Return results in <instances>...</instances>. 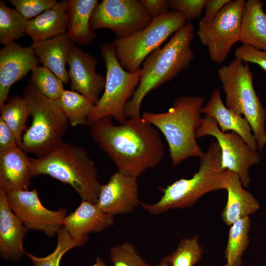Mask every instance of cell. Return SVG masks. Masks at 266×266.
I'll return each mask as SVG.
<instances>
[{
  "label": "cell",
  "instance_id": "cell-16",
  "mask_svg": "<svg viewBox=\"0 0 266 266\" xmlns=\"http://www.w3.org/2000/svg\"><path fill=\"white\" fill-rule=\"evenodd\" d=\"M39 60L31 46L11 43L0 50V108L9 100L11 86L36 66Z\"/></svg>",
  "mask_w": 266,
  "mask_h": 266
},
{
  "label": "cell",
  "instance_id": "cell-41",
  "mask_svg": "<svg viewBox=\"0 0 266 266\" xmlns=\"http://www.w3.org/2000/svg\"><path fill=\"white\" fill-rule=\"evenodd\" d=\"M159 266H170L169 264L168 263L166 259L162 261L161 263L159 264Z\"/></svg>",
  "mask_w": 266,
  "mask_h": 266
},
{
  "label": "cell",
  "instance_id": "cell-14",
  "mask_svg": "<svg viewBox=\"0 0 266 266\" xmlns=\"http://www.w3.org/2000/svg\"><path fill=\"white\" fill-rule=\"evenodd\" d=\"M98 60L73 43L67 64L72 90L76 91L95 105L104 91L105 77L96 71Z\"/></svg>",
  "mask_w": 266,
  "mask_h": 266
},
{
  "label": "cell",
  "instance_id": "cell-34",
  "mask_svg": "<svg viewBox=\"0 0 266 266\" xmlns=\"http://www.w3.org/2000/svg\"><path fill=\"white\" fill-rule=\"evenodd\" d=\"M8 1L28 20L36 17L57 2L56 0H9Z\"/></svg>",
  "mask_w": 266,
  "mask_h": 266
},
{
  "label": "cell",
  "instance_id": "cell-29",
  "mask_svg": "<svg viewBox=\"0 0 266 266\" xmlns=\"http://www.w3.org/2000/svg\"><path fill=\"white\" fill-rule=\"evenodd\" d=\"M28 20L16 9L0 1V42L4 46L24 36Z\"/></svg>",
  "mask_w": 266,
  "mask_h": 266
},
{
  "label": "cell",
  "instance_id": "cell-7",
  "mask_svg": "<svg viewBox=\"0 0 266 266\" xmlns=\"http://www.w3.org/2000/svg\"><path fill=\"white\" fill-rule=\"evenodd\" d=\"M218 76L226 95V106L247 120L262 153L266 144V110L254 89L249 66L235 58L221 66Z\"/></svg>",
  "mask_w": 266,
  "mask_h": 266
},
{
  "label": "cell",
  "instance_id": "cell-37",
  "mask_svg": "<svg viewBox=\"0 0 266 266\" xmlns=\"http://www.w3.org/2000/svg\"><path fill=\"white\" fill-rule=\"evenodd\" d=\"M19 147L12 131L0 118V152Z\"/></svg>",
  "mask_w": 266,
  "mask_h": 266
},
{
  "label": "cell",
  "instance_id": "cell-26",
  "mask_svg": "<svg viewBox=\"0 0 266 266\" xmlns=\"http://www.w3.org/2000/svg\"><path fill=\"white\" fill-rule=\"evenodd\" d=\"M72 127L87 125L88 119L94 105L80 93L65 90L59 99L55 100Z\"/></svg>",
  "mask_w": 266,
  "mask_h": 266
},
{
  "label": "cell",
  "instance_id": "cell-36",
  "mask_svg": "<svg viewBox=\"0 0 266 266\" xmlns=\"http://www.w3.org/2000/svg\"><path fill=\"white\" fill-rule=\"evenodd\" d=\"M236 59L244 63H254L266 71V51L259 50L248 45L242 44L234 52Z\"/></svg>",
  "mask_w": 266,
  "mask_h": 266
},
{
  "label": "cell",
  "instance_id": "cell-5",
  "mask_svg": "<svg viewBox=\"0 0 266 266\" xmlns=\"http://www.w3.org/2000/svg\"><path fill=\"white\" fill-rule=\"evenodd\" d=\"M200 159L198 170L191 178L180 179L168 185L155 203L140 202L144 209L157 215L170 209L189 206L206 193L225 189L230 171L222 168L218 143L211 142Z\"/></svg>",
  "mask_w": 266,
  "mask_h": 266
},
{
  "label": "cell",
  "instance_id": "cell-12",
  "mask_svg": "<svg viewBox=\"0 0 266 266\" xmlns=\"http://www.w3.org/2000/svg\"><path fill=\"white\" fill-rule=\"evenodd\" d=\"M152 18L137 0H103L94 10L90 27L111 31L116 38L128 37L146 27Z\"/></svg>",
  "mask_w": 266,
  "mask_h": 266
},
{
  "label": "cell",
  "instance_id": "cell-11",
  "mask_svg": "<svg viewBox=\"0 0 266 266\" xmlns=\"http://www.w3.org/2000/svg\"><path fill=\"white\" fill-rule=\"evenodd\" d=\"M215 137L221 150V166L238 175L244 187H249L251 179L249 168L257 165L261 156L237 133L222 132L215 120L208 116L202 118L197 138L205 136Z\"/></svg>",
  "mask_w": 266,
  "mask_h": 266
},
{
  "label": "cell",
  "instance_id": "cell-21",
  "mask_svg": "<svg viewBox=\"0 0 266 266\" xmlns=\"http://www.w3.org/2000/svg\"><path fill=\"white\" fill-rule=\"evenodd\" d=\"M73 43L66 32L47 40L33 42L30 46L42 66L67 84L70 79L66 66Z\"/></svg>",
  "mask_w": 266,
  "mask_h": 266
},
{
  "label": "cell",
  "instance_id": "cell-42",
  "mask_svg": "<svg viewBox=\"0 0 266 266\" xmlns=\"http://www.w3.org/2000/svg\"><path fill=\"white\" fill-rule=\"evenodd\" d=\"M224 266H229L228 264H226V265H225Z\"/></svg>",
  "mask_w": 266,
  "mask_h": 266
},
{
  "label": "cell",
  "instance_id": "cell-24",
  "mask_svg": "<svg viewBox=\"0 0 266 266\" xmlns=\"http://www.w3.org/2000/svg\"><path fill=\"white\" fill-rule=\"evenodd\" d=\"M99 3L98 0H69L67 33L75 44L87 45L96 38V33L90 27V20Z\"/></svg>",
  "mask_w": 266,
  "mask_h": 266
},
{
  "label": "cell",
  "instance_id": "cell-10",
  "mask_svg": "<svg viewBox=\"0 0 266 266\" xmlns=\"http://www.w3.org/2000/svg\"><path fill=\"white\" fill-rule=\"evenodd\" d=\"M245 0H231L209 21H199L196 34L207 47L211 60L223 63L233 45L239 41Z\"/></svg>",
  "mask_w": 266,
  "mask_h": 266
},
{
  "label": "cell",
  "instance_id": "cell-8",
  "mask_svg": "<svg viewBox=\"0 0 266 266\" xmlns=\"http://www.w3.org/2000/svg\"><path fill=\"white\" fill-rule=\"evenodd\" d=\"M100 47L106 68L105 84L102 94L88 117L87 125L90 126L106 117L121 124L127 119L126 105L139 83L141 67L133 72L126 70L116 58L112 42H104Z\"/></svg>",
  "mask_w": 266,
  "mask_h": 266
},
{
  "label": "cell",
  "instance_id": "cell-23",
  "mask_svg": "<svg viewBox=\"0 0 266 266\" xmlns=\"http://www.w3.org/2000/svg\"><path fill=\"white\" fill-rule=\"evenodd\" d=\"M225 190L228 199L221 216L227 225L231 226L237 220L248 217L260 209L258 201L244 189L237 174L230 171Z\"/></svg>",
  "mask_w": 266,
  "mask_h": 266
},
{
  "label": "cell",
  "instance_id": "cell-39",
  "mask_svg": "<svg viewBox=\"0 0 266 266\" xmlns=\"http://www.w3.org/2000/svg\"><path fill=\"white\" fill-rule=\"evenodd\" d=\"M231 1V0H205V14L201 19L206 22L211 20Z\"/></svg>",
  "mask_w": 266,
  "mask_h": 266
},
{
  "label": "cell",
  "instance_id": "cell-38",
  "mask_svg": "<svg viewBox=\"0 0 266 266\" xmlns=\"http://www.w3.org/2000/svg\"><path fill=\"white\" fill-rule=\"evenodd\" d=\"M139 1L152 18L169 12L168 0H140Z\"/></svg>",
  "mask_w": 266,
  "mask_h": 266
},
{
  "label": "cell",
  "instance_id": "cell-30",
  "mask_svg": "<svg viewBox=\"0 0 266 266\" xmlns=\"http://www.w3.org/2000/svg\"><path fill=\"white\" fill-rule=\"evenodd\" d=\"M57 243L55 250L44 257H37L26 252V255L32 261L33 266H59L63 256L69 250L84 244L88 238L76 239L72 237L63 228L57 233Z\"/></svg>",
  "mask_w": 266,
  "mask_h": 266
},
{
  "label": "cell",
  "instance_id": "cell-13",
  "mask_svg": "<svg viewBox=\"0 0 266 266\" xmlns=\"http://www.w3.org/2000/svg\"><path fill=\"white\" fill-rule=\"evenodd\" d=\"M6 196L10 208L28 229L41 231L52 237L63 227L66 209L52 210L44 207L36 189L17 190Z\"/></svg>",
  "mask_w": 266,
  "mask_h": 266
},
{
  "label": "cell",
  "instance_id": "cell-18",
  "mask_svg": "<svg viewBox=\"0 0 266 266\" xmlns=\"http://www.w3.org/2000/svg\"><path fill=\"white\" fill-rule=\"evenodd\" d=\"M32 159L20 147L0 152V190L6 194L28 190Z\"/></svg>",
  "mask_w": 266,
  "mask_h": 266
},
{
  "label": "cell",
  "instance_id": "cell-17",
  "mask_svg": "<svg viewBox=\"0 0 266 266\" xmlns=\"http://www.w3.org/2000/svg\"><path fill=\"white\" fill-rule=\"evenodd\" d=\"M28 229L10 208L6 194L0 190V253L7 260L18 261L26 251L23 240Z\"/></svg>",
  "mask_w": 266,
  "mask_h": 266
},
{
  "label": "cell",
  "instance_id": "cell-35",
  "mask_svg": "<svg viewBox=\"0 0 266 266\" xmlns=\"http://www.w3.org/2000/svg\"><path fill=\"white\" fill-rule=\"evenodd\" d=\"M205 0H168L169 8L183 15L187 22L199 18Z\"/></svg>",
  "mask_w": 266,
  "mask_h": 266
},
{
  "label": "cell",
  "instance_id": "cell-22",
  "mask_svg": "<svg viewBox=\"0 0 266 266\" xmlns=\"http://www.w3.org/2000/svg\"><path fill=\"white\" fill-rule=\"evenodd\" d=\"M68 3L67 0L57 2L51 8L28 20L25 33L31 37L33 42H37L66 33Z\"/></svg>",
  "mask_w": 266,
  "mask_h": 266
},
{
  "label": "cell",
  "instance_id": "cell-9",
  "mask_svg": "<svg viewBox=\"0 0 266 266\" xmlns=\"http://www.w3.org/2000/svg\"><path fill=\"white\" fill-rule=\"evenodd\" d=\"M187 23L183 15L172 10L152 18L142 30L124 38L114 39L117 59L127 71H136L151 53Z\"/></svg>",
  "mask_w": 266,
  "mask_h": 266
},
{
  "label": "cell",
  "instance_id": "cell-20",
  "mask_svg": "<svg viewBox=\"0 0 266 266\" xmlns=\"http://www.w3.org/2000/svg\"><path fill=\"white\" fill-rule=\"evenodd\" d=\"M201 112L205 116L213 118L222 132L237 133L252 149L257 150L258 144L249 122L243 116L233 112L224 104L218 89L213 90L209 100L203 106Z\"/></svg>",
  "mask_w": 266,
  "mask_h": 266
},
{
  "label": "cell",
  "instance_id": "cell-31",
  "mask_svg": "<svg viewBox=\"0 0 266 266\" xmlns=\"http://www.w3.org/2000/svg\"><path fill=\"white\" fill-rule=\"evenodd\" d=\"M30 82L45 97L56 100L65 89L64 82L47 68L38 66L31 71Z\"/></svg>",
  "mask_w": 266,
  "mask_h": 266
},
{
  "label": "cell",
  "instance_id": "cell-6",
  "mask_svg": "<svg viewBox=\"0 0 266 266\" xmlns=\"http://www.w3.org/2000/svg\"><path fill=\"white\" fill-rule=\"evenodd\" d=\"M23 97L32 122L23 135L20 148L27 154L40 158L63 141L69 124L55 100L43 96L31 82L25 88Z\"/></svg>",
  "mask_w": 266,
  "mask_h": 266
},
{
  "label": "cell",
  "instance_id": "cell-33",
  "mask_svg": "<svg viewBox=\"0 0 266 266\" xmlns=\"http://www.w3.org/2000/svg\"><path fill=\"white\" fill-rule=\"evenodd\" d=\"M110 260L114 266H150L129 242L110 248Z\"/></svg>",
  "mask_w": 266,
  "mask_h": 266
},
{
  "label": "cell",
  "instance_id": "cell-32",
  "mask_svg": "<svg viewBox=\"0 0 266 266\" xmlns=\"http://www.w3.org/2000/svg\"><path fill=\"white\" fill-rule=\"evenodd\" d=\"M202 249L199 237L181 240L176 251L166 258L171 266H194L201 259Z\"/></svg>",
  "mask_w": 266,
  "mask_h": 266
},
{
  "label": "cell",
  "instance_id": "cell-4",
  "mask_svg": "<svg viewBox=\"0 0 266 266\" xmlns=\"http://www.w3.org/2000/svg\"><path fill=\"white\" fill-rule=\"evenodd\" d=\"M41 174L69 185L82 200L97 203L101 184L95 163L83 148L63 141L46 155L32 159V178Z\"/></svg>",
  "mask_w": 266,
  "mask_h": 266
},
{
  "label": "cell",
  "instance_id": "cell-19",
  "mask_svg": "<svg viewBox=\"0 0 266 266\" xmlns=\"http://www.w3.org/2000/svg\"><path fill=\"white\" fill-rule=\"evenodd\" d=\"M114 224L113 216L103 212L97 203L82 200L79 206L66 216L63 228L73 238H88V234L98 233Z\"/></svg>",
  "mask_w": 266,
  "mask_h": 266
},
{
  "label": "cell",
  "instance_id": "cell-40",
  "mask_svg": "<svg viewBox=\"0 0 266 266\" xmlns=\"http://www.w3.org/2000/svg\"><path fill=\"white\" fill-rule=\"evenodd\" d=\"M93 266H106L101 258L98 257Z\"/></svg>",
  "mask_w": 266,
  "mask_h": 266
},
{
  "label": "cell",
  "instance_id": "cell-1",
  "mask_svg": "<svg viewBox=\"0 0 266 266\" xmlns=\"http://www.w3.org/2000/svg\"><path fill=\"white\" fill-rule=\"evenodd\" d=\"M112 118H101L90 125V134L116 165L117 170L138 177L157 166L164 156L159 130L141 116L114 125Z\"/></svg>",
  "mask_w": 266,
  "mask_h": 266
},
{
  "label": "cell",
  "instance_id": "cell-28",
  "mask_svg": "<svg viewBox=\"0 0 266 266\" xmlns=\"http://www.w3.org/2000/svg\"><path fill=\"white\" fill-rule=\"evenodd\" d=\"M251 222L249 217L239 219L231 227L225 257L230 266H240L242 257L249 242Z\"/></svg>",
  "mask_w": 266,
  "mask_h": 266
},
{
  "label": "cell",
  "instance_id": "cell-15",
  "mask_svg": "<svg viewBox=\"0 0 266 266\" xmlns=\"http://www.w3.org/2000/svg\"><path fill=\"white\" fill-rule=\"evenodd\" d=\"M139 203L137 177L118 170L101 185L97 202L103 212L113 216L129 213Z\"/></svg>",
  "mask_w": 266,
  "mask_h": 266
},
{
  "label": "cell",
  "instance_id": "cell-2",
  "mask_svg": "<svg viewBox=\"0 0 266 266\" xmlns=\"http://www.w3.org/2000/svg\"><path fill=\"white\" fill-rule=\"evenodd\" d=\"M194 33L193 25L187 22L163 47L158 48L145 59L139 83L126 105V118L140 116L141 103L146 96L189 67L194 58L191 47Z\"/></svg>",
  "mask_w": 266,
  "mask_h": 266
},
{
  "label": "cell",
  "instance_id": "cell-27",
  "mask_svg": "<svg viewBox=\"0 0 266 266\" xmlns=\"http://www.w3.org/2000/svg\"><path fill=\"white\" fill-rule=\"evenodd\" d=\"M0 110V118L12 131L20 147L23 135L28 129L27 122L30 116L25 100L23 97L15 95L9 99Z\"/></svg>",
  "mask_w": 266,
  "mask_h": 266
},
{
  "label": "cell",
  "instance_id": "cell-3",
  "mask_svg": "<svg viewBox=\"0 0 266 266\" xmlns=\"http://www.w3.org/2000/svg\"><path fill=\"white\" fill-rule=\"evenodd\" d=\"M204 101L203 97L179 96L166 112L142 114V118L165 136L173 166L190 158H200L203 153L197 141L196 133L201 124Z\"/></svg>",
  "mask_w": 266,
  "mask_h": 266
},
{
  "label": "cell",
  "instance_id": "cell-25",
  "mask_svg": "<svg viewBox=\"0 0 266 266\" xmlns=\"http://www.w3.org/2000/svg\"><path fill=\"white\" fill-rule=\"evenodd\" d=\"M260 0L245 1L239 41L259 50L266 51V13Z\"/></svg>",
  "mask_w": 266,
  "mask_h": 266
}]
</instances>
